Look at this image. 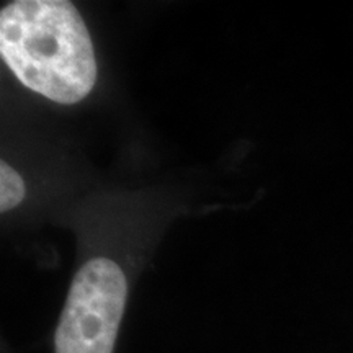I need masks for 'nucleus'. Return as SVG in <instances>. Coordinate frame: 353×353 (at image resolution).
Listing matches in <instances>:
<instances>
[{
	"instance_id": "obj_1",
	"label": "nucleus",
	"mask_w": 353,
	"mask_h": 353,
	"mask_svg": "<svg viewBox=\"0 0 353 353\" xmlns=\"http://www.w3.org/2000/svg\"><path fill=\"white\" fill-rule=\"evenodd\" d=\"M0 54L25 87L72 105L97 79L94 44L77 8L65 0H17L0 12Z\"/></svg>"
},
{
	"instance_id": "obj_2",
	"label": "nucleus",
	"mask_w": 353,
	"mask_h": 353,
	"mask_svg": "<svg viewBox=\"0 0 353 353\" xmlns=\"http://www.w3.org/2000/svg\"><path fill=\"white\" fill-rule=\"evenodd\" d=\"M128 285L113 260L87 262L70 285L54 335V353H113Z\"/></svg>"
},
{
	"instance_id": "obj_3",
	"label": "nucleus",
	"mask_w": 353,
	"mask_h": 353,
	"mask_svg": "<svg viewBox=\"0 0 353 353\" xmlns=\"http://www.w3.org/2000/svg\"><path fill=\"white\" fill-rule=\"evenodd\" d=\"M25 196V183L21 176L10 165H0V208L3 213L20 205Z\"/></svg>"
}]
</instances>
